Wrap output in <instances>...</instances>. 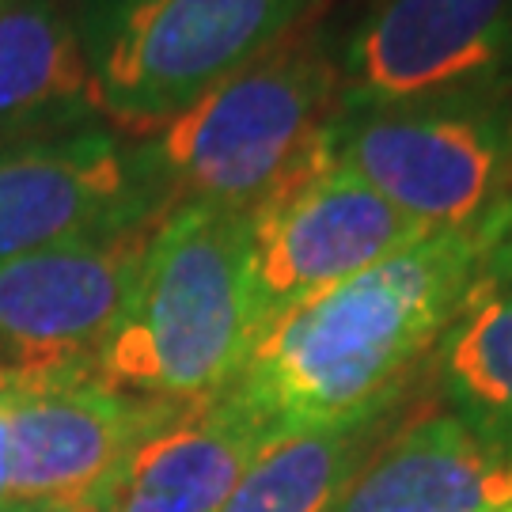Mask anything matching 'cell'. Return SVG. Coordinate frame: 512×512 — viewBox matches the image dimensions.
Here are the masks:
<instances>
[{
  "label": "cell",
  "mask_w": 512,
  "mask_h": 512,
  "mask_svg": "<svg viewBox=\"0 0 512 512\" xmlns=\"http://www.w3.org/2000/svg\"><path fill=\"white\" fill-rule=\"evenodd\" d=\"M482 255L478 228L421 236L274 319L224 395L255 418L266 444L399 410L421 361L475 293Z\"/></svg>",
  "instance_id": "1"
},
{
  "label": "cell",
  "mask_w": 512,
  "mask_h": 512,
  "mask_svg": "<svg viewBox=\"0 0 512 512\" xmlns=\"http://www.w3.org/2000/svg\"><path fill=\"white\" fill-rule=\"evenodd\" d=\"M255 342L251 213L175 205L152 228L95 376L145 403L202 406L236 384Z\"/></svg>",
  "instance_id": "2"
},
{
  "label": "cell",
  "mask_w": 512,
  "mask_h": 512,
  "mask_svg": "<svg viewBox=\"0 0 512 512\" xmlns=\"http://www.w3.org/2000/svg\"><path fill=\"white\" fill-rule=\"evenodd\" d=\"M334 114L338 65L323 31L311 27L205 92L137 148L164 209L255 213L308 160Z\"/></svg>",
  "instance_id": "3"
},
{
  "label": "cell",
  "mask_w": 512,
  "mask_h": 512,
  "mask_svg": "<svg viewBox=\"0 0 512 512\" xmlns=\"http://www.w3.org/2000/svg\"><path fill=\"white\" fill-rule=\"evenodd\" d=\"M319 0H76L99 118L152 137L300 31Z\"/></svg>",
  "instance_id": "4"
},
{
  "label": "cell",
  "mask_w": 512,
  "mask_h": 512,
  "mask_svg": "<svg viewBox=\"0 0 512 512\" xmlns=\"http://www.w3.org/2000/svg\"><path fill=\"white\" fill-rule=\"evenodd\" d=\"M334 156L425 232L475 228L512 186V84L338 110Z\"/></svg>",
  "instance_id": "5"
},
{
  "label": "cell",
  "mask_w": 512,
  "mask_h": 512,
  "mask_svg": "<svg viewBox=\"0 0 512 512\" xmlns=\"http://www.w3.org/2000/svg\"><path fill=\"white\" fill-rule=\"evenodd\" d=\"M429 236L334 156V122L308 160L251 213L258 334L368 266Z\"/></svg>",
  "instance_id": "6"
},
{
  "label": "cell",
  "mask_w": 512,
  "mask_h": 512,
  "mask_svg": "<svg viewBox=\"0 0 512 512\" xmlns=\"http://www.w3.org/2000/svg\"><path fill=\"white\" fill-rule=\"evenodd\" d=\"M338 110L512 84V0H372L342 38Z\"/></svg>",
  "instance_id": "7"
},
{
  "label": "cell",
  "mask_w": 512,
  "mask_h": 512,
  "mask_svg": "<svg viewBox=\"0 0 512 512\" xmlns=\"http://www.w3.org/2000/svg\"><path fill=\"white\" fill-rule=\"evenodd\" d=\"M183 406L145 403L95 372L19 376L4 387V512H42L95 497L118 463Z\"/></svg>",
  "instance_id": "8"
},
{
  "label": "cell",
  "mask_w": 512,
  "mask_h": 512,
  "mask_svg": "<svg viewBox=\"0 0 512 512\" xmlns=\"http://www.w3.org/2000/svg\"><path fill=\"white\" fill-rule=\"evenodd\" d=\"M156 224L0 262V368L8 380L95 372Z\"/></svg>",
  "instance_id": "9"
},
{
  "label": "cell",
  "mask_w": 512,
  "mask_h": 512,
  "mask_svg": "<svg viewBox=\"0 0 512 512\" xmlns=\"http://www.w3.org/2000/svg\"><path fill=\"white\" fill-rule=\"evenodd\" d=\"M164 213L137 141L107 126L0 148V262L145 228Z\"/></svg>",
  "instance_id": "10"
},
{
  "label": "cell",
  "mask_w": 512,
  "mask_h": 512,
  "mask_svg": "<svg viewBox=\"0 0 512 512\" xmlns=\"http://www.w3.org/2000/svg\"><path fill=\"white\" fill-rule=\"evenodd\" d=\"M512 501V448L456 414L391 429L334 512H482Z\"/></svg>",
  "instance_id": "11"
},
{
  "label": "cell",
  "mask_w": 512,
  "mask_h": 512,
  "mask_svg": "<svg viewBox=\"0 0 512 512\" xmlns=\"http://www.w3.org/2000/svg\"><path fill=\"white\" fill-rule=\"evenodd\" d=\"M262 448V429L236 399L183 406L118 463L95 501L99 512H220Z\"/></svg>",
  "instance_id": "12"
},
{
  "label": "cell",
  "mask_w": 512,
  "mask_h": 512,
  "mask_svg": "<svg viewBox=\"0 0 512 512\" xmlns=\"http://www.w3.org/2000/svg\"><path fill=\"white\" fill-rule=\"evenodd\" d=\"M99 126L73 16L57 0L0 8V148Z\"/></svg>",
  "instance_id": "13"
},
{
  "label": "cell",
  "mask_w": 512,
  "mask_h": 512,
  "mask_svg": "<svg viewBox=\"0 0 512 512\" xmlns=\"http://www.w3.org/2000/svg\"><path fill=\"white\" fill-rule=\"evenodd\" d=\"M391 418L395 410L376 421L304 429L270 440L220 512H334L368 456L395 429Z\"/></svg>",
  "instance_id": "14"
},
{
  "label": "cell",
  "mask_w": 512,
  "mask_h": 512,
  "mask_svg": "<svg viewBox=\"0 0 512 512\" xmlns=\"http://www.w3.org/2000/svg\"><path fill=\"white\" fill-rule=\"evenodd\" d=\"M433 376L448 414L512 448V289L478 281L440 334Z\"/></svg>",
  "instance_id": "15"
},
{
  "label": "cell",
  "mask_w": 512,
  "mask_h": 512,
  "mask_svg": "<svg viewBox=\"0 0 512 512\" xmlns=\"http://www.w3.org/2000/svg\"><path fill=\"white\" fill-rule=\"evenodd\" d=\"M478 239H482V251H501L512 247V186L505 190V198L475 224Z\"/></svg>",
  "instance_id": "16"
},
{
  "label": "cell",
  "mask_w": 512,
  "mask_h": 512,
  "mask_svg": "<svg viewBox=\"0 0 512 512\" xmlns=\"http://www.w3.org/2000/svg\"><path fill=\"white\" fill-rule=\"evenodd\" d=\"M486 285H501V289H512V247H501V251H486L482 255V277Z\"/></svg>",
  "instance_id": "17"
},
{
  "label": "cell",
  "mask_w": 512,
  "mask_h": 512,
  "mask_svg": "<svg viewBox=\"0 0 512 512\" xmlns=\"http://www.w3.org/2000/svg\"><path fill=\"white\" fill-rule=\"evenodd\" d=\"M4 387H8V372L0 368V512H4V490H8V421H4Z\"/></svg>",
  "instance_id": "18"
},
{
  "label": "cell",
  "mask_w": 512,
  "mask_h": 512,
  "mask_svg": "<svg viewBox=\"0 0 512 512\" xmlns=\"http://www.w3.org/2000/svg\"><path fill=\"white\" fill-rule=\"evenodd\" d=\"M42 512H99V501L95 497H84V501H69V505H50Z\"/></svg>",
  "instance_id": "19"
},
{
  "label": "cell",
  "mask_w": 512,
  "mask_h": 512,
  "mask_svg": "<svg viewBox=\"0 0 512 512\" xmlns=\"http://www.w3.org/2000/svg\"><path fill=\"white\" fill-rule=\"evenodd\" d=\"M482 512H512V501H505V505H494V509H482Z\"/></svg>",
  "instance_id": "20"
},
{
  "label": "cell",
  "mask_w": 512,
  "mask_h": 512,
  "mask_svg": "<svg viewBox=\"0 0 512 512\" xmlns=\"http://www.w3.org/2000/svg\"><path fill=\"white\" fill-rule=\"evenodd\" d=\"M4 4H12V0H0V8H4Z\"/></svg>",
  "instance_id": "21"
}]
</instances>
